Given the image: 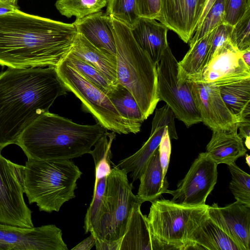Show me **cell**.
I'll use <instances>...</instances> for the list:
<instances>
[{"label": "cell", "mask_w": 250, "mask_h": 250, "mask_svg": "<svg viewBox=\"0 0 250 250\" xmlns=\"http://www.w3.org/2000/svg\"><path fill=\"white\" fill-rule=\"evenodd\" d=\"M17 4L0 2V15L14 12L18 10Z\"/></svg>", "instance_id": "cell-42"}, {"label": "cell", "mask_w": 250, "mask_h": 250, "mask_svg": "<svg viewBox=\"0 0 250 250\" xmlns=\"http://www.w3.org/2000/svg\"><path fill=\"white\" fill-rule=\"evenodd\" d=\"M159 101H164L188 127L201 122L191 91V82L178 74V62L168 46L157 64Z\"/></svg>", "instance_id": "cell-8"}, {"label": "cell", "mask_w": 250, "mask_h": 250, "mask_svg": "<svg viewBox=\"0 0 250 250\" xmlns=\"http://www.w3.org/2000/svg\"><path fill=\"white\" fill-rule=\"evenodd\" d=\"M70 52L98 69L113 85L118 83L116 56L96 47L78 33Z\"/></svg>", "instance_id": "cell-23"}, {"label": "cell", "mask_w": 250, "mask_h": 250, "mask_svg": "<svg viewBox=\"0 0 250 250\" xmlns=\"http://www.w3.org/2000/svg\"><path fill=\"white\" fill-rule=\"evenodd\" d=\"M168 130V128H166L158 147L159 159L164 177H166L171 150L170 138Z\"/></svg>", "instance_id": "cell-38"}, {"label": "cell", "mask_w": 250, "mask_h": 250, "mask_svg": "<svg viewBox=\"0 0 250 250\" xmlns=\"http://www.w3.org/2000/svg\"><path fill=\"white\" fill-rule=\"evenodd\" d=\"M105 13L130 29L141 18L136 0H108Z\"/></svg>", "instance_id": "cell-30"}, {"label": "cell", "mask_w": 250, "mask_h": 250, "mask_svg": "<svg viewBox=\"0 0 250 250\" xmlns=\"http://www.w3.org/2000/svg\"><path fill=\"white\" fill-rule=\"evenodd\" d=\"M56 69L67 90L80 100L83 109L91 114L106 129L119 134H136L140 131L141 126L123 118L107 95L65 58Z\"/></svg>", "instance_id": "cell-7"}, {"label": "cell", "mask_w": 250, "mask_h": 250, "mask_svg": "<svg viewBox=\"0 0 250 250\" xmlns=\"http://www.w3.org/2000/svg\"><path fill=\"white\" fill-rule=\"evenodd\" d=\"M191 91L201 122L212 131L238 129L241 122L226 106L218 86L191 82Z\"/></svg>", "instance_id": "cell-13"}, {"label": "cell", "mask_w": 250, "mask_h": 250, "mask_svg": "<svg viewBox=\"0 0 250 250\" xmlns=\"http://www.w3.org/2000/svg\"><path fill=\"white\" fill-rule=\"evenodd\" d=\"M232 28L233 26L226 23L221 24L216 28L210 43L206 64L210 60L216 50L230 40Z\"/></svg>", "instance_id": "cell-36"}, {"label": "cell", "mask_w": 250, "mask_h": 250, "mask_svg": "<svg viewBox=\"0 0 250 250\" xmlns=\"http://www.w3.org/2000/svg\"><path fill=\"white\" fill-rule=\"evenodd\" d=\"M175 116L170 107L165 104L155 110L152 122L151 133L147 140L137 152L121 160L117 167L130 173L134 182L140 178L146 164L154 152L158 148L166 128L170 139H177L175 125Z\"/></svg>", "instance_id": "cell-15"}, {"label": "cell", "mask_w": 250, "mask_h": 250, "mask_svg": "<svg viewBox=\"0 0 250 250\" xmlns=\"http://www.w3.org/2000/svg\"><path fill=\"white\" fill-rule=\"evenodd\" d=\"M250 118L241 122L238 126L239 132L238 135L242 138H250Z\"/></svg>", "instance_id": "cell-41"}, {"label": "cell", "mask_w": 250, "mask_h": 250, "mask_svg": "<svg viewBox=\"0 0 250 250\" xmlns=\"http://www.w3.org/2000/svg\"><path fill=\"white\" fill-rule=\"evenodd\" d=\"M241 57L246 64L250 68V48L241 51Z\"/></svg>", "instance_id": "cell-43"}, {"label": "cell", "mask_w": 250, "mask_h": 250, "mask_svg": "<svg viewBox=\"0 0 250 250\" xmlns=\"http://www.w3.org/2000/svg\"><path fill=\"white\" fill-rule=\"evenodd\" d=\"M125 169L116 166L106 178L102 205L90 232L95 238L107 241L122 239L134 206L142 203L132 190Z\"/></svg>", "instance_id": "cell-6"}, {"label": "cell", "mask_w": 250, "mask_h": 250, "mask_svg": "<svg viewBox=\"0 0 250 250\" xmlns=\"http://www.w3.org/2000/svg\"><path fill=\"white\" fill-rule=\"evenodd\" d=\"M0 2H10L12 3L17 4V0H0Z\"/></svg>", "instance_id": "cell-45"}, {"label": "cell", "mask_w": 250, "mask_h": 250, "mask_svg": "<svg viewBox=\"0 0 250 250\" xmlns=\"http://www.w3.org/2000/svg\"><path fill=\"white\" fill-rule=\"evenodd\" d=\"M207 208L200 213L191 223L188 234L186 250H240L209 217Z\"/></svg>", "instance_id": "cell-18"}, {"label": "cell", "mask_w": 250, "mask_h": 250, "mask_svg": "<svg viewBox=\"0 0 250 250\" xmlns=\"http://www.w3.org/2000/svg\"><path fill=\"white\" fill-rule=\"evenodd\" d=\"M245 144L248 149L250 148V138L246 139Z\"/></svg>", "instance_id": "cell-44"}, {"label": "cell", "mask_w": 250, "mask_h": 250, "mask_svg": "<svg viewBox=\"0 0 250 250\" xmlns=\"http://www.w3.org/2000/svg\"><path fill=\"white\" fill-rule=\"evenodd\" d=\"M141 205L137 204L133 209L120 250H168L151 233L147 216L141 211Z\"/></svg>", "instance_id": "cell-19"}, {"label": "cell", "mask_w": 250, "mask_h": 250, "mask_svg": "<svg viewBox=\"0 0 250 250\" xmlns=\"http://www.w3.org/2000/svg\"><path fill=\"white\" fill-rule=\"evenodd\" d=\"M67 89L55 66L9 68L0 73V152Z\"/></svg>", "instance_id": "cell-2"}, {"label": "cell", "mask_w": 250, "mask_h": 250, "mask_svg": "<svg viewBox=\"0 0 250 250\" xmlns=\"http://www.w3.org/2000/svg\"><path fill=\"white\" fill-rule=\"evenodd\" d=\"M232 180L229 188L235 199L250 207V175L235 163L228 165Z\"/></svg>", "instance_id": "cell-32"}, {"label": "cell", "mask_w": 250, "mask_h": 250, "mask_svg": "<svg viewBox=\"0 0 250 250\" xmlns=\"http://www.w3.org/2000/svg\"><path fill=\"white\" fill-rule=\"evenodd\" d=\"M250 9V0H224V23L233 26Z\"/></svg>", "instance_id": "cell-35"}, {"label": "cell", "mask_w": 250, "mask_h": 250, "mask_svg": "<svg viewBox=\"0 0 250 250\" xmlns=\"http://www.w3.org/2000/svg\"><path fill=\"white\" fill-rule=\"evenodd\" d=\"M116 48L117 79L135 98L146 120L160 101L157 64L134 40L130 29L110 17Z\"/></svg>", "instance_id": "cell-4"}, {"label": "cell", "mask_w": 250, "mask_h": 250, "mask_svg": "<svg viewBox=\"0 0 250 250\" xmlns=\"http://www.w3.org/2000/svg\"><path fill=\"white\" fill-rule=\"evenodd\" d=\"M22 167L0 152V224L30 228L34 225L23 197Z\"/></svg>", "instance_id": "cell-10"}, {"label": "cell", "mask_w": 250, "mask_h": 250, "mask_svg": "<svg viewBox=\"0 0 250 250\" xmlns=\"http://www.w3.org/2000/svg\"><path fill=\"white\" fill-rule=\"evenodd\" d=\"M106 94L123 118L141 127L145 117L128 89L118 83L112 86Z\"/></svg>", "instance_id": "cell-27"}, {"label": "cell", "mask_w": 250, "mask_h": 250, "mask_svg": "<svg viewBox=\"0 0 250 250\" xmlns=\"http://www.w3.org/2000/svg\"><path fill=\"white\" fill-rule=\"evenodd\" d=\"M78 33L83 35L96 47L116 56V48L110 17L102 11L73 22Z\"/></svg>", "instance_id": "cell-21"}, {"label": "cell", "mask_w": 250, "mask_h": 250, "mask_svg": "<svg viewBox=\"0 0 250 250\" xmlns=\"http://www.w3.org/2000/svg\"><path fill=\"white\" fill-rule=\"evenodd\" d=\"M224 0H216L188 42L192 44L224 23Z\"/></svg>", "instance_id": "cell-33"}, {"label": "cell", "mask_w": 250, "mask_h": 250, "mask_svg": "<svg viewBox=\"0 0 250 250\" xmlns=\"http://www.w3.org/2000/svg\"><path fill=\"white\" fill-rule=\"evenodd\" d=\"M95 239L96 250H120L122 239L114 241Z\"/></svg>", "instance_id": "cell-39"}, {"label": "cell", "mask_w": 250, "mask_h": 250, "mask_svg": "<svg viewBox=\"0 0 250 250\" xmlns=\"http://www.w3.org/2000/svg\"><path fill=\"white\" fill-rule=\"evenodd\" d=\"M249 78L250 68L229 40L216 50L195 82L219 87Z\"/></svg>", "instance_id": "cell-14"}, {"label": "cell", "mask_w": 250, "mask_h": 250, "mask_svg": "<svg viewBox=\"0 0 250 250\" xmlns=\"http://www.w3.org/2000/svg\"><path fill=\"white\" fill-rule=\"evenodd\" d=\"M219 88L226 106L240 122L250 118V78Z\"/></svg>", "instance_id": "cell-26"}, {"label": "cell", "mask_w": 250, "mask_h": 250, "mask_svg": "<svg viewBox=\"0 0 250 250\" xmlns=\"http://www.w3.org/2000/svg\"><path fill=\"white\" fill-rule=\"evenodd\" d=\"M141 17L154 19L159 16L161 0H136Z\"/></svg>", "instance_id": "cell-37"}, {"label": "cell", "mask_w": 250, "mask_h": 250, "mask_svg": "<svg viewBox=\"0 0 250 250\" xmlns=\"http://www.w3.org/2000/svg\"><path fill=\"white\" fill-rule=\"evenodd\" d=\"M208 0H161L156 20L188 43L195 33Z\"/></svg>", "instance_id": "cell-16"}, {"label": "cell", "mask_w": 250, "mask_h": 250, "mask_svg": "<svg viewBox=\"0 0 250 250\" xmlns=\"http://www.w3.org/2000/svg\"><path fill=\"white\" fill-rule=\"evenodd\" d=\"M230 41L240 52L250 48V9L233 26Z\"/></svg>", "instance_id": "cell-34"}, {"label": "cell", "mask_w": 250, "mask_h": 250, "mask_svg": "<svg viewBox=\"0 0 250 250\" xmlns=\"http://www.w3.org/2000/svg\"><path fill=\"white\" fill-rule=\"evenodd\" d=\"M62 234L53 224L28 228L0 224V250H67Z\"/></svg>", "instance_id": "cell-12"}, {"label": "cell", "mask_w": 250, "mask_h": 250, "mask_svg": "<svg viewBox=\"0 0 250 250\" xmlns=\"http://www.w3.org/2000/svg\"><path fill=\"white\" fill-rule=\"evenodd\" d=\"M168 28L155 19L141 17L130 29L137 43L157 64L166 49Z\"/></svg>", "instance_id": "cell-20"}, {"label": "cell", "mask_w": 250, "mask_h": 250, "mask_svg": "<svg viewBox=\"0 0 250 250\" xmlns=\"http://www.w3.org/2000/svg\"><path fill=\"white\" fill-rule=\"evenodd\" d=\"M246 155V163L248 164V165L250 167V156L249 155L247 154H245Z\"/></svg>", "instance_id": "cell-46"}, {"label": "cell", "mask_w": 250, "mask_h": 250, "mask_svg": "<svg viewBox=\"0 0 250 250\" xmlns=\"http://www.w3.org/2000/svg\"><path fill=\"white\" fill-rule=\"evenodd\" d=\"M115 138V132L106 131L95 143L94 149L89 153L95 164V180L107 177L111 171V146Z\"/></svg>", "instance_id": "cell-28"}, {"label": "cell", "mask_w": 250, "mask_h": 250, "mask_svg": "<svg viewBox=\"0 0 250 250\" xmlns=\"http://www.w3.org/2000/svg\"><path fill=\"white\" fill-rule=\"evenodd\" d=\"M105 131L98 122L80 125L48 111L26 128L16 144L27 159L70 160L89 153Z\"/></svg>", "instance_id": "cell-3"}, {"label": "cell", "mask_w": 250, "mask_h": 250, "mask_svg": "<svg viewBox=\"0 0 250 250\" xmlns=\"http://www.w3.org/2000/svg\"><path fill=\"white\" fill-rule=\"evenodd\" d=\"M193 43L178 62V74L190 82L197 80L204 67L215 29Z\"/></svg>", "instance_id": "cell-25"}, {"label": "cell", "mask_w": 250, "mask_h": 250, "mask_svg": "<svg viewBox=\"0 0 250 250\" xmlns=\"http://www.w3.org/2000/svg\"><path fill=\"white\" fill-rule=\"evenodd\" d=\"M208 206H186L158 199L151 202L147 216L150 230L168 250H186L191 223Z\"/></svg>", "instance_id": "cell-9"}, {"label": "cell", "mask_w": 250, "mask_h": 250, "mask_svg": "<svg viewBox=\"0 0 250 250\" xmlns=\"http://www.w3.org/2000/svg\"><path fill=\"white\" fill-rule=\"evenodd\" d=\"M218 165L208 153H200L175 190H167L173 197L171 201L184 206L205 205L206 199L214 188L217 180Z\"/></svg>", "instance_id": "cell-11"}, {"label": "cell", "mask_w": 250, "mask_h": 250, "mask_svg": "<svg viewBox=\"0 0 250 250\" xmlns=\"http://www.w3.org/2000/svg\"><path fill=\"white\" fill-rule=\"evenodd\" d=\"M65 59L72 66L105 94L112 86H115L98 69L71 52L69 53Z\"/></svg>", "instance_id": "cell-31"}, {"label": "cell", "mask_w": 250, "mask_h": 250, "mask_svg": "<svg viewBox=\"0 0 250 250\" xmlns=\"http://www.w3.org/2000/svg\"><path fill=\"white\" fill-rule=\"evenodd\" d=\"M82 172L70 160L27 159L22 169L23 192L29 204L40 211H59L75 197L77 181Z\"/></svg>", "instance_id": "cell-5"}, {"label": "cell", "mask_w": 250, "mask_h": 250, "mask_svg": "<svg viewBox=\"0 0 250 250\" xmlns=\"http://www.w3.org/2000/svg\"><path fill=\"white\" fill-rule=\"evenodd\" d=\"M140 183L137 196L143 203H151L163 193H167L168 183L163 174L158 148L149 158L145 170L139 179Z\"/></svg>", "instance_id": "cell-24"}, {"label": "cell", "mask_w": 250, "mask_h": 250, "mask_svg": "<svg viewBox=\"0 0 250 250\" xmlns=\"http://www.w3.org/2000/svg\"><path fill=\"white\" fill-rule=\"evenodd\" d=\"M237 130L212 131L206 152L217 165H229L235 163L239 158L246 154L247 149Z\"/></svg>", "instance_id": "cell-22"}, {"label": "cell", "mask_w": 250, "mask_h": 250, "mask_svg": "<svg viewBox=\"0 0 250 250\" xmlns=\"http://www.w3.org/2000/svg\"><path fill=\"white\" fill-rule=\"evenodd\" d=\"M108 0H57L55 6L61 15L68 18L81 19L101 11Z\"/></svg>", "instance_id": "cell-29"}, {"label": "cell", "mask_w": 250, "mask_h": 250, "mask_svg": "<svg viewBox=\"0 0 250 250\" xmlns=\"http://www.w3.org/2000/svg\"><path fill=\"white\" fill-rule=\"evenodd\" d=\"M77 34L73 23L19 9L0 15V65L16 68L56 67L70 52Z\"/></svg>", "instance_id": "cell-1"}, {"label": "cell", "mask_w": 250, "mask_h": 250, "mask_svg": "<svg viewBox=\"0 0 250 250\" xmlns=\"http://www.w3.org/2000/svg\"><path fill=\"white\" fill-rule=\"evenodd\" d=\"M207 212L240 250H250V206L237 200L224 207L213 203L208 205Z\"/></svg>", "instance_id": "cell-17"}, {"label": "cell", "mask_w": 250, "mask_h": 250, "mask_svg": "<svg viewBox=\"0 0 250 250\" xmlns=\"http://www.w3.org/2000/svg\"><path fill=\"white\" fill-rule=\"evenodd\" d=\"M95 244V239L93 234L84 239L71 250H90Z\"/></svg>", "instance_id": "cell-40"}]
</instances>
